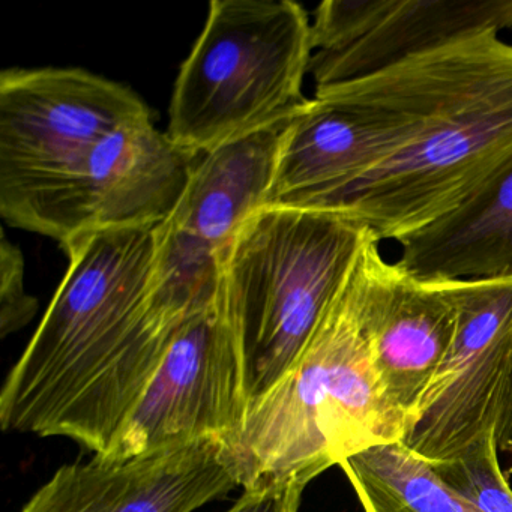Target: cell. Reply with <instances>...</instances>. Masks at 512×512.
<instances>
[{"instance_id":"1","label":"cell","mask_w":512,"mask_h":512,"mask_svg":"<svg viewBox=\"0 0 512 512\" xmlns=\"http://www.w3.org/2000/svg\"><path fill=\"white\" fill-rule=\"evenodd\" d=\"M62 250L67 274L5 379L0 425L107 455L179 329L151 307L155 226L92 233Z\"/></svg>"},{"instance_id":"2","label":"cell","mask_w":512,"mask_h":512,"mask_svg":"<svg viewBox=\"0 0 512 512\" xmlns=\"http://www.w3.org/2000/svg\"><path fill=\"white\" fill-rule=\"evenodd\" d=\"M415 119L406 145L328 211L400 241L460 205L512 155V46L469 35L362 77Z\"/></svg>"},{"instance_id":"3","label":"cell","mask_w":512,"mask_h":512,"mask_svg":"<svg viewBox=\"0 0 512 512\" xmlns=\"http://www.w3.org/2000/svg\"><path fill=\"white\" fill-rule=\"evenodd\" d=\"M380 242L370 235L346 283L290 370L250 403L224 443L238 487L310 484L344 458L404 436L374 370L365 304Z\"/></svg>"},{"instance_id":"4","label":"cell","mask_w":512,"mask_h":512,"mask_svg":"<svg viewBox=\"0 0 512 512\" xmlns=\"http://www.w3.org/2000/svg\"><path fill=\"white\" fill-rule=\"evenodd\" d=\"M370 235L337 212L265 206L245 221L221 299L244 341L251 401L295 364Z\"/></svg>"},{"instance_id":"5","label":"cell","mask_w":512,"mask_h":512,"mask_svg":"<svg viewBox=\"0 0 512 512\" xmlns=\"http://www.w3.org/2000/svg\"><path fill=\"white\" fill-rule=\"evenodd\" d=\"M311 23L290 0H214L179 71L170 139L203 155L307 101Z\"/></svg>"},{"instance_id":"6","label":"cell","mask_w":512,"mask_h":512,"mask_svg":"<svg viewBox=\"0 0 512 512\" xmlns=\"http://www.w3.org/2000/svg\"><path fill=\"white\" fill-rule=\"evenodd\" d=\"M151 118L118 83L79 68L0 74V214L22 229L116 131Z\"/></svg>"},{"instance_id":"7","label":"cell","mask_w":512,"mask_h":512,"mask_svg":"<svg viewBox=\"0 0 512 512\" xmlns=\"http://www.w3.org/2000/svg\"><path fill=\"white\" fill-rule=\"evenodd\" d=\"M296 110L203 154L178 205L155 226L151 307L170 328L181 329L220 296L224 259L268 202Z\"/></svg>"},{"instance_id":"8","label":"cell","mask_w":512,"mask_h":512,"mask_svg":"<svg viewBox=\"0 0 512 512\" xmlns=\"http://www.w3.org/2000/svg\"><path fill=\"white\" fill-rule=\"evenodd\" d=\"M244 341L223 299L191 317L112 452L136 457L199 439L221 442L241 431L250 409Z\"/></svg>"},{"instance_id":"9","label":"cell","mask_w":512,"mask_h":512,"mask_svg":"<svg viewBox=\"0 0 512 512\" xmlns=\"http://www.w3.org/2000/svg\"><path fill=\"white\" fill-rule=\"evenodd\" d=\"M446 284L457 328L401 439L433 466L496 430L512 353V280Z\"/></svg>"},{"instance_id":"10","label":"cell","mask_w":512,"mask_h":512,"mask_svg":"<svg viewBox=\"0 0 512 512\" xmlns=\"http://www.w3.org/2000/svg\"><path fill=\"white\" fill-rule=\"evenodd\" d=\"M412 113L361 80L316 91L293 115L266 206L328 211L406 145Z\"/></svg>"},{"instance_id":"11","label":"cell","mask_w":512,"mask_h":512,"mask_svg":"<svg viewBox=\"0 0 512 512\" xmlns=\"http://www.w3.org/2000/svg\"><path fill=\"white\" fill-rule=\"evenodd\" d=\"M224 443L199 439L136 457L70 463L20 512H194L238 487Z\"/></svg>"},{"instance_id":"12","label":"cell","mask_w":512,"mask_h":512,"mask_svg":"<svg viewBox=\"0 0 512 512\" xmlns=\"http://www.w3.org/2000/svg\"><path fill=\"white\" fill-rule=\"evenodd\" d=\"M457 328L446 283H428L389 263L380 250L365 304V329L374 370L404 433Z\"/></svg>"},{"instance_id":"13","label":"cell","mask_w":512,"mask_h":512,"mask_svg":"<svg viewBox=\"0 0 512 512\" xmlns=\"http://www.w3.org/2000/svg\"><path fill=\"white\" fill-rule=\"evenodd\" d=\"M512 28V0H385L370 31L341 49L314 52L316 91L371 76L469 35Z\"/></svg>"},{"instance_id":"14","label":"cell","mask_w":512,"mask_h":512,"mask_svg":"<svg viewBox=\"0 0 512 512\" xmlns=\"http://www.w3.org/2000/svg\"><path fill=\"white\" fill-rule=\"evenodd\" d=\"M398 244L395 263L418 280H512V155L460 205Z\"/></svg>"},{"instance_id":"15","label":"cell","mask_w":512,"mask_h":512,"mask_svg":"<svg viewBox=\"0 0 512 512\" xmlns=\"http://www.w3.org/2000/svg\"><path fill=\"white\" fill-rule=\"evenodd\" d=\"M340 467L365 512H469L436 467L401 440L368 446Z\"/></svg>"},{"instance_id":"16","label":"cell","mask_w":512,"mask_h":512,"mask_svg":"<svg viewBox=\"0 0 512 512\" xmlns=\"http://www.w3.org/2000/svg\"><path fill=\"white\" fill-rule=\"evenodd\" d=\"M434 467L449 490L476 511L512 512V490L500 469L496 430Z\"/></svg>"},{"instance_id":"17","label":"cell","mask_w":512,"mask_h":512,"mask_svg":"<svg viewBox=\"0 0 512 512\" xmlns=\"http://www.w3.org/2000/svg\"><path fill=\"white\" fill-rule=\"evenodd\" d=\"M0 329L2 337L19 331L34 319L38 308L37 299L25 290V259L17 245L2 236L0 247Z\"/></svg>"},{"instance_id":"18","label":"cell","mask_w":512,"mask_h":512,"mask_svg":"<svg viewBox=\"0 0 512 512\" xmlns=\"http://www.w3.org/2000/svg\"><path fill=\"white\" fill-rule=\"evenodd\" d=\"M307 484L272 481L244 488L242 496L226 512H298Z\"/></svg>"},{"instance_id":"19","label":"cell","mask_w":512,"mask_h":512,"mask_svg":"<svg viewBox=\"0 0 512 512\" xmlns=\"http://www.w3.org/2000/svg\"><path fill=\"white\" fill-rule=\"evenodd\" d=\"M496 437L499 451L512 452V353L505 386H503L502 398H500Z\"/></svg>"},{"instance_id":"20","label":"cell","mask_w":512,"mask_h":512,"mask_svg":"<svg viewBox=\"0 0 512 512\" xmlns=\"http://www.w3.org/2000/svg\"><path fill=\"white\" fill-rule=\"evenodd\" d=\"M469 512H479V511H476V509H473L472 506H470Z\"/></svg>"}]
</instances>
